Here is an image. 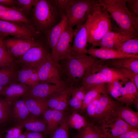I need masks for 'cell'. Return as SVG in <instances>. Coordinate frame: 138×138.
Here are the masks:
<instances>
[{
    "label": "cell",
    "instance_id": "obj_1",
    "mask_svg": "<svg viewBox=\"0 0 138 138\" xmlns=\"http://www.w3.org/2000/svg\"><path fill=\"white\" fill-rule=\"evenodd\" d=\"M127 0H99L100 5L108 12L119 28L118 31L133 38L138 37V32L131 20V13L127 6Z\"/></svg>",
    "mask_w": 138,
    "mask_h": 138
},
{
    "label": "cell",
    "instance_id": "obj_2",
    "mask_svg": "<svg viewBox=\"0 0 138 138\" xmlns=\"http://www.w3.org/2000/svg\"><path fill=\"white\" fill-rule=\"evenodd\" d=\"M86 23L88 32V43L92 46L113 29L109 13L100 5L89 17Z\"/></svg>",
    "mask_w": 138,
    "mask_h": 138
},
{
    "label": "cell",
    "instance_id": "obj_3",
    "mask_svg": "<svg viewBox=\"0 0 138 138\" xmlns=\"http://www.w3.org/2000/svg\"><path fill=\"white\" fill-rule=\"evenodd\" d=\"M99 5V0H73L65 12L68 26L83 25Z\"/></svg>",
    "mask_w": 138,
    "mask_h": 138
},
{
    "label": "cell",
    "instance_id": "obj_4",
    "mask_svg": "<svg viewBox=\"0 0 138 138\" xmlns=\"http://www.w3.org/2000/svg\"><path fill=\"white\" fill-rule=\"evenodd\" d=\"M65 59L66 72L68 78L74 82L82 80L88 70L100 60L87 54L69 56Z\"/></svg>",
    "mask_w": 138,
    "mask_h": 138
},
{
    "label": "cell",
    "instance_id": "obj_5",
    "mask_svg": "<svg viewBox=\"0 0 138 138\" xmlns=\"http://www.w3.org/2000/svg\"><path fill=\"white\" fill-rule=\"evenodd\" d=\"M33 7V20L39 30L46 29L56 21L57 16V11L49 1L36 0Z\"/></svg>",
    "mask_w": 138,
    "mask_h": 138
},
{
    "label": "cell",
    "instance_id": "obj_6",
    "mask_svg": "<svg viewBox=\"0 0 138 138\" xmlns=\"http://www.w3.org/2000/svg\"><path fill=\"white\" fill-rule=\"evenodd\" d=\"M120 105L106 92L102 94L96 105L94 119L98 124L115 116L116 111Z\"/></svg>",
    "mask_w": 138,
    "mask_h": 138
},
{
    "label": "cell",
    "instance_id": "obj_7",
    "mask_svg": "<svg viewBox=\"0 0 138 138\" xmlns=\"http://www.w3.org/2000/svg\"><path fill=\"white\" fill-rule=\"evenodd\" d=\"M30 25L0 19V37L8 36L25 38H31L36 33Z\"/></svg>",
    "mask_w": 138,
    "mask_h": 138
},
{
    "label": "cell",
    "instance_id": "obj_8",
    "mask_svg": "<svg viewBox=\"0 0 138 138\" xmlns=\"http://www.w3.org/2000/svg\"><path fill=\"white\" fill-rule=\"evenodd\" d=\"M57 66L49 54L44 61L36 69L40 81L56 85L63 84Z\"/></svg>",
    "mask_w": 138,
    "mask_h": 138
},
{
    "label": "cell",
    "instance_id": "obj_9",
    "mask_svg": "<svg viewBox=\"0 0 138 138\" xmlns=\"http://www.w3.org/2000/svg\"><path fill=\"white\" fill-rule=\"evenodd\" d=\"M96 125L103 135V138L115 137L135 129L116 116L112 117L99 125Z\"/></svg>",
    "mask_w": 138,
    "mask_h": 138
},
{
    "label": "cell",
    "instance_id": "obj_10",
    "mask_svg": "<svg viewBox=\"0 0 138 138\" xmlns=\"http://www.w3.org/2000/svg\"><path fill=\"white\" fill-rule=\"evenodd\" d=\"M74 32L73 28L68 26L58 40L53 53L50 54L53 60L56 64L60 61L65 59L69 56Z\"/></svg>",
    "mask_w": 138,
    "mask_h": 138
},
{
    "label": "cell",
    "instance_id": "obj_11",
    "mask_svg": "<svg viewBox=\"0 0 138 138\" xmlns=\"http://www.w3.org/2000/svg\"><path fill=\"white\" fill-rule=\"evenodd\" d=\"M3 44L12 56L19 57L31 48L41 45L33 38L15 37L4 40Z\"/></svg>",
    "mask_w": 138,
    "mask_h": 138
},
{
    "label": "cell",
    "instance_id": "obj_12",
    "mask_svg": "<svg viewBox=\"0 0 138 138\" xmlns=\"http://www.w3.org/2000/svg\"><path fill=\"white\" fill-rule=\"evenodd\" d=\"M74 30L73 39L69 50V56L86 54L88 34L86 22L82 25L76 26Z\"/></svg>",
    "mask_w": 138,
    "mask_h": 138
},
{
    "label": "cell",
    "instance_id": "obj_13",
    "mask_svg": "<svg viewBox=\"0 0 138 138\" xmlns=\"http://www.w3.org/2000/svg\"><path fill=\"white\" fill-rule=\"evenodd\" d=\"M49 54L41 45L34 46L20 56V61L24 66L36 69L44 61Z\"/></svg>",
    "mask_w": 138,
    "mask_h": 138
},
{
    "label": "cell",
    "instance_id": "obj_14",
    "mask_svg": "<svg viewBox=\"0 0 138 138\" xmlns=\"http://www.w3.org/2000/svg\"><path fill=\"white\" fill-rule=\"evenodd\" d=\"M65 88L63 84L56 85L41 82L35 86L22 97V98L36 97L47 99Z\"/></svg>",
    "mask_w": 138,
    "mask_h": 138
},
{
    "label": "cell",
    "instance_id": "obj_15",
    "mask_svg": "<svg viewBox=\"0 0 138 138\" xmlns=\"http://www.w3.org/2000/svg\"><path fill=\"white\" fill-rule=\"evenodd\" d=\"M86 54L99 59L108 60L131 57H137L138 55H127L116 49L91 47L87 49Z\"/></svg>",
    "mask_w": 138,
    "mask_h": 138
},
{
    "label": "cell",
    "instance_id": "obj_16",
    "mask_svg": "<svg viewBox=\"0 0 138 138\" xmlns=\"http://www.w3.org/2000/svg\"><path fill=\"white\" fill-rule=\"evenodd\" d=\"M131 38H134L120 32L111 31L108 32L91 47L94 48L98 47L100 48L116 49V46L120 42Z\"/></svg>",
    "mask_w": 138,
    "mask_h": 138
},
{
    "label": "cell",
    "instance_id": "obj_17",
    "mask_svg": "<svg viewBox=\"0 0 138 138\" xmlns=\"http://www.w3.org/2000/svg\"><path fill=\"white\" fill-rule=\"evenodd\" d=\"M68 26L66 17L65 15H63L60 21L48 32L47 40L51 49V54L53 53L58 40Z\"/></svg>",
    "mask_w": 138,
    "mask_h": 138
},
{
    "label": "cell",
    "instance_id": "obj_18",
    "mask_svg": "<svg viewBox=\"0 0 138 138\" xmlns=\"http://www.w3.org/2000/svg\"><path fill=\"white\" fill-rule=\"evenodd\" d=\"M24 67L16 74V79L19 82L27 86L30 90L40 81L36 69Z\"/></svg>",
    "mask_w": 138,
    "mask_h": 138
},
{
    "label": "cell",
    "instance_id": "obj_19",
    "mask_svg": "<svg viewBox=\"0 0 138 138\" xmlns=\"http://www.w3.org/2000/svg\"><path fill=\"white\" fill-rule=\"evenodd\" d=\"M106 83L107 79L105 76L101 73L96 72L94 66L88 70L82 80V86L86 91L96 86Z\"/></svg>",
    "mask_w": 138,
    "mask_h": 138
},
{
    "label": "cell",
    "instance_id": "obj_20",
    "mask_svg": "<svg viewBox=\"0 0 138 138\" xmlns=\"http://www.w3.org/2000/svg\"><path fill=\"white\" fill-rule=\"evenodd\" d=\"M29 91V88L24 84L14 81L5 87L1 95L5 98L13 101Z\"/></svg>",
    "mask_w": 138,
    "mask_h": 138
},
{
    "label": "cell",
    "instance_id": "obj_21",
    "mask_svg": "<svg viewBox=\"0 0 138 138\" xmlns=\"http://www.w3.org/2000/svg\"><path fill=\"white\" fill-rule=\"evenodd\" d=\"M22 98L30 114L33 116L39 117L49 108L47 99L36 97Z\"/></svg>",
    "mask_w": 138,
    "mask_h": 138
},
{
    "label": "cell",
    "instance_id": "obj_22",
    "mask_svg": "<svg viewBox=\"0 0 138 138\" xmlns=\"http://www.w3.org/2000/svg\"><path fill=\"white\" fill-rule=\"evenodd\" d=\"M121 96L118 101L124 103L129 107L138 98V90L134 84L129 81L125 83L121 89Z\"/></svg>",
    "mask_w": 138,
    "mask_h": 138
},
{
    "label": "cell",
    "instance_id": "obj_23",
    "mask_svg": "<svg viewBox=\"0 0 138 138\" xmlns=\"http://www.w3.org/2000/svg\"><path fill=\"white\" fill-rule=\"evenodd\" d=\"M103 64L108 66L125 68L138 74V56L104 60Z\"/></svg>",
    "mask_w": 138,
    "mask_h": 138
},
{
    "label": "cell",
    "instance_id": "obj_24",
    "mask_svg": "<svg viewBox=\"0 0 138 138\" xmlns=\"http://www.w3.org/2000/svg\"><path fill=\"white\" fill-rule=\"evenodd\" d=\"M115 116L122 119L133 127L138 129V111L133 110L129 107L120 105L118 108Z\"/></svg>",
    "mask_w": 138,
    "mask_h": 138
},
{
    "label": "cell",
    "instance_id": "obj_25",
    "mask_svg": "<svg viewBox=\"0 0 138 138\" xmlns=\"http://www.w3.org/2000/svg\"><path fill=\"white\" fill-rule=\"evenodd\" d=\"M0 19L28 25L31 24V21L22 11L14 6L8 7L4 15L0 17Z\"/></svg>",
    "mask_w": 138,
    "mask_h": 138
},
{
    "label": "cell",
    "instance_id": "obj_26",
    "mask_svg": "<svg viewBox=\"0 0 138 138\" xmlns=\"http://www.w3.org/2000/svg\"><path fill=\"white\" fill-rule=\"evenodd\" d=\"M38 117L30 114L26 119L20 122L19 124L28 131L45 133L46 124L43 119H40Z\"/></svg>",
    "mask_w": 138,
    "mask_h": 138
},
{
    "label": "cell",
    "instance_id": "obj_27",
    "mask_svg": "<svg viewBox=\"0 0 138 138\" xmlns=\"http://www.w3.org/2000/svg\"><path fill=\"white\" fill-rule=\"evenodd\" d=\"M95 71L103 74L105 76L107 83L113 81L119 80L125 84L129 81L119 71L115 68L105 65L103 63L97 67Z\"/></svg>",
    "mask_w": 138,
    "mask_h": 138
},
{
    "label": "cell",
    "instance_id": "obj_28",
    "mask_svg": "<svg viewBox=\"0 0 138 138\" xmlns=\"http://www.w3.org/2000/svg\"><path fill=\"white\" fill-rule=\"evenodd\" d=\"M13 105L11 114L13 118L16 121L20 122L30 114L23 98L15 100L13 102Z\"/></svg>",
    "mask_w": 138,
    "mask_h": 138
},
{
    "label": "cell",
    "instance_id": "obj_29",
    "mask_svg": "<svg viewBox=\"0 0 138 138\" xmlns=\"http://www.w3.org/2000/svg\"><path fill=\"white\" fill-rule=\"evenodd\" d=\"M115 49L126 54L138 55V37L130 38L121 42L116 47Z\"/></svg>",
    "mask_w": 138,
    "mask_h": 138
},
{
    "label": "cell",
    "instance_id": "obj_30",
    "mask_svg": "<svg viewBox=\"0 0 138 138\" xmlns=\"http://www.w3.org/2000/svg\"><path fill=\"white\" fill-rule=\"evenodd\" d=\"M106 83L101 84L89 89L86 93L81 110H84L87 105L94 99L106 92Z\"/></svg>",
    "mask_w": 138,
    "mask_h": 138
},
{
    "label": "cell",
    "instance_id": "obj_31",
    "mask_svg": "<svg viewBox=\"0 0 138 138\" xmlns=\"http://www.w3.org/2000/svg\"><path fill=\"white\" fill-rule=\"evenodd\" d=\"M75 138H103L101 134L96 125L88 123L84 127L80 130Z\"/></svg>",
    "mask_w": 138,
    "mask_h": 138
},
{
    "label": "cell",
    "instance_id": "obj_32",
    "mask_svg": "<svg viewBox=\"0 0 138 138\" xmlns=\"http://www.w3.org/2000/svg\"><path fill=\"white\" fill-rule=\"evenodd\" d=\"M13 101L0 97V124L5 122L9 119Z\"/></svg>",
    "mask_w": 138,
    "mask_h": 138
},
{
    "label": "cell",
    "instance_id": "obj_33",
    "mask_svg": "<svg viewBox=\"0 0 138 138\" xmlns=\"http://www.w3.org/2000/svg\"><path fill=\"white\" fill-rule=\"evenodd\" d=\"M68 123L69 127L80 130L88 124L86 118L76 111H74L68 117Z\"/></svg>",
    "mask_w": 138,
    "mask_h": 138
},
{
    "label": "cell",
    "instance_id": "obj_34",
    "mask_svg": "<svg viewBox=\"0 0 138 138\" xmlns=\"http://www.w3.org/2000/svg\"><path fill=\"white\" fill-rule=\"evenodd\" d=\"M12 67L0 68V84L6 86L15 81L16 74Z\"/></svg>",
    "mask_w": 138,
    "mask_h": 138
},
{
    "label": "cell",
    "instance_id": "obj_35",
    "mask_svg": "<svg viewBox=\"0 0 138 138\" xmlns=\"http://www.w3.org/2000/svg\"><path fill=\"white\" fill-rule=\"evenodd\" d=\"M68 117L65 116L59 125L51 134L50 138H70Z\"/></svg>",
    "mask_w": 138,
    "mask_h": 138
},
{
    "label": "cell",
    "instance_id": "obj_36",
    "mask_svg": "<svg viewBox=\"0 0 138 138\" xmlns=\"http://www.w3.org/2000/svg\"><path fill=\"white\" fill-rule=\"evenodd\" d=\"M124 84L119 80H115L107 83L106 92L112 98L118 101L121 96V89Z\"/></svg>",
    "mask_w": 138,
    "mask_h": 138
},
{
    "label": "cell",
    "instance_id": "obj_37",
    "mask_svg": "<svg viewBox=\"0 0 138 138\" xmlns=\"http://www.w3.org/2000/svg\"><path fill=\"white\" fill-rule=\"evenodd\" d=\"M14 62L13 56L3 44L0 47V68L13 66Z\"/></svg>",
    "mask_w": 138,
    "mask_h": 138
},
{
    "label": "cell",
    "instance_id": "obj_38",
    "mask_svg": "<svg viewBox=\"0 0 138 138\" xmlns=\"http://www.w3.org/2000/svg\"><path fill=\"white\" fill-rule=\"evenodd\" d=\"M68 90L64 89L61 92L57 104L53 109L64 111L68 105Z\"/></svg>",
    "mask_w": 138,
    "mask_h": 138
},
{
    "label": "cell",
    "instance_id": "obj_39",
    "mask_svg": "<svg viewBox=\"0 0 138 138\" xmlns=\"http://www.w3.org/2000/svg\"><path fill=\"white\" fill-rule=\"evenodd\" d=\"M120 72L129 81L133 83L138 90V74L125 68L113 67Z\"/></svg>",
    "mask_w": 138,
    "mask_h": 138
},
{
    "label": "cell",
    "instance_id": "obj_40",
    "mask_svg": "<svg viewBox=\"0 0 138 138\" xmlns=\"http://www.w3.org/2000/svg\"><path fill=\"white\" fill-rule=\"evenodd\" d=\"M52 110V122L51 134L59 125L65 117L64 111L53 109Z\"/></svg>",
    "mask_w": 138,
    "mask_h": 138
},
{
    "label": "cell",
    "instance_id": "obj_41",
    "mask_svg": "<svg viewBox=\"0 0 138 138\" xmlns=\"http://www.w3.org/2000/svg\"><path fill=\"white\" fill-rule=\"evenodd\" d=\"M24 128L19 124L11 128L6 131L5 138H18L22 133Z\"/></svg>",
    "mask_w": 138,
    "mask_h": 138
},
{
    "label": "cell",
    "instance_id": "obj_42",
    "mask_svg": "<svg viewBox=\"0 0 138 138\" xmlns=\"http://www.w3.org/2000/svg\"><path fill=\"white\" fill-rule=\"evenodd\" d=\"M36 0H15L16 4L20 7L19 8L25 14L29 13L32 7H33Z\"/></svg>",
    "mask_w": 138,
    "mask_h": 138
},
{
    "label": "cell",
    "instance_id": "obj_43",
    "mask_svg": "<svg viewBox=\"0 0 138 138\" xmlns=\"http://www.w3.org/2000/svg\"><path fill=\"white\" fill-rule=\"evenodd\" d=\"M42 115L43 119L47 125L45 133L51 134L52 122V109L48 108L44 111Z\"/></svg>",
    "mask_w": 138,
    "mask_h": 138
},
{
    "label": "cell",
    "instance_id": "obj_44",
    "mask_svg": "<svg viewBox=\"0 0 138 138\" xmlns=\"http://www.w3.org/2000/svg\"><path fill=\"white\" fill-rule=\"evenodd\" d=\"M73 0H49L53 5L60 10L65 12L70 6Z\"/></svg>",
    "mask_w": 138,
    "mask_h": 138
},
{
    "label": "cell",
    "instance_id": "obj_45",
    "mask_svg": "<svg viewBox=\"0 0 138 138\" xmlns=\"http://www.w3.org/2000/svg\"><path fill=\"white\" fill-rule=\"evenodd\" d=\"M100 96V95L90 102L87 105L85 108L87 115L90 118L93 119L94 118L96 105Z\"/></svg>",
    "mask_w": 138,
    "mask_h": 138
},
{
    "label": "cell",
    "instance_id": "obj_46",
    "mask_svg": "<svg viewBox=\"0 0 138 138\" xmlns=\"http://www.w3.org/2000/svg\"><path fill=\"white\" fill-rule=\"evenodd\" d=\"M86 92L85 88L82 86L72 90V95L83 102Z\"/></svg>",
    "mask_w": 138,
    "mask_h": 138
},
{
    "label": "cell",
    "instance_id": "obj_47",
    "mask_svg": "<svg viewBox=\"0 0 138 138\" xmlns=\"http://www.w3.org/2000/svg\"><path fill=\"white\" fill-rule=\"evenodd\" d=\"M104 138H138V129H132L115 137Z\"/></svg>",
    "mask_w": 138,
    "mask_h": 138
},
{
    "label": "cell",
    "instance_id": "obj_48",
    "mask_svg": "<svg viewBox=\"0 0 138 138\" xmlns=\"http://www.w3.org/2000/svg\"><path fill=\"white\" fill-rule=\"evenodd\" d=\"M69 103L70 106L73 109H81L83 102L72 95L71 98L69 101Z\"/></svg>",
    "mask_w": 138,
    "mask_h": 138
},
{
    "label": "cell",
    "instance_id": "obj_49",
    "mask_svg": "<svg viewBox=\"0 0 138 138\" xmlns=\"http://www.w3.org/2000/svg\"><path fill=\"white\" fill-rule=\"evenodd\" d=\"M128 7L132 9L134 14L138 15V0H127Z\"/></svg>",
    "mask_w": 138,
    "mask_h": 138
},
{
    "label": "cell",
    "instance_id": "obj_50",
    "mask_svg": "<svg viewBox=\"0 0 138 138\" xmlns=\"http://www.w3.org/2000/svg\"><path fill=\"white\" fill-rule=\"evenodd\" d=\"M26 138H44L43 135L40 132L27 131Z\"/></svg>",
    "mask_w": 138,
    "mask_h": 138
},
{
    "label": "cell",
    "instance_id": "obj_51",
    "mask_svg": "<svg viewBox=\"0 0 138 138\" xmlns=\"http://www.w3.org/2000/svg\"><path fill=\"white\" fill-rule=\"evenodd\" d=\"M131 20L133 26L136 30L138 32V15L133 13H131Z\"/></svg>",
    "mask_w": 138,
    "mask_h": 138
},
{
    "label": "cell",
    "instance_id": "obj_52",
    "mask_svg": "<svg viewBox=\"0 0 138 138\" xmlns=\"http://www.w3.org/2000/svg\"><path fill=\"white\" fill-rule=\"evenodd\" d=\"M15 4V0H0V4L6 7V6H13Z\"/></svg>",
    "mask_w": 138,
    "mask_h": 138
},
{
    "label": "cell",
    "instance_id": "obj_53",
    "mask_svg": "<svg viewBox=\"0 0 138 138\" xmlns=\"http://www.w3.org/2000/svg\"><path fill=\"white\" fill-rule=\"evenodd\" d=\"M8 7L0 4V17L4 15Z\"/></svg>",
    "mask_w": 138,
    "mask_h": 138
},
{
    "label": "cell",
    "instance_id": "obj_54",
    "mask_svg": "<svg viewBox=\"0 0 138 138\" xmlns=\"http://www.w3.org/2000/svg\"><path fill=\"white\" fill-rule=\"evenodd\" d=\"M133 104L136 110H138V98H137L134 101Z\"/></svg>",
    "mask_w": 138,
    "mask_h": 138
},
{
    "label": "cell",
    "instance_id": "obj_55",
    "mask_svg": "<svg viewBox=\"0 0 138 138\" xmlns=\"http://www.w3.org/2000/svg\"><path fill=\"white\" fill-rule=\"evenodd\" d=\"M26 131L21 134L18 138H26Z\"/></svg>",
    "mask_w": 138,
    "mask_h": 138
},
{
    "label": "cell",
    "instance_id": "obj_56",
    "mask_svg": "<svg viewBox=\"0 0 138 138\" xmlns=\"http://www.w3.org/2000/svg\"><path fill=\"white\" fill-rule=\"evenodd\" d=\"M5 87L0 84V94H2Z\"/></svg>",
    "mask_w": 138,
    "mask_h": 138
},
{
    "label": "cell",
    "instance_id": "obj_57",
    "mask_svg": "<svg viewBox=\"0 0 138 138\" xmlns=\"http://www.w3.org/2000/svg\"><path fill=\"white\" fill-rule=\"evenodd\" d=\"M4 38L0 37V47L3 44Z\"/></svg>",
    "mask_w": 138,
    "mask_h": 138
},
{
    "label": "cell",
    "instance_id": "obj_58",
    "mask_svg": "<svg viewBox=\"0 0 138 138\" xmlns=\"http://www.w3.org/2000/svg\"><path fill=\"white\" fill-rule=\"evenodd\" d=\"M2 133V132H0V138H1Z\"/></svg>",
    "mask_w": 138,
    "mask_h": 138
}]
</instances>
